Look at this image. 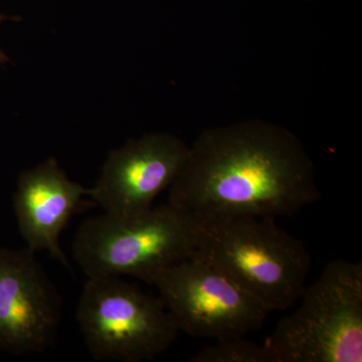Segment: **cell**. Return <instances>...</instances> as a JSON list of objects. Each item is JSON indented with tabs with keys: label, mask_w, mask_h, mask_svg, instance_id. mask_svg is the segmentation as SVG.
Here are the masks:
<instances>
[{
	"label": "cell",
	"mask_w": 362,
	"mask_h": 362,
	"mask_svg": "<svg viewBox=\"0 0 362 362\" xmlns=\"http://www.w3.org/2000/svg\"><path fill=\"white\" fill-rule=\"evenodd\" d=\"M320 197L301 140L278 124L251 119L202 131L169 187L168 202L197 220H276Z\"/></svg>",
	"instance_id": "cell-1"
},
{
	"label": "cell",
	"mask_w": 362,
	"mask_h": 362,
	"mask_svg": "<svg viewBox=\"0 0 362 362\" xmlns=\"http://www.w3.org/2000/svg\"><path fill=\"white\" fill-rule=\"evenodd\" d=\"M192 256L223 272L271 311L287 310L306 287L311 257L275 218L240 216L197 220ZM189 257V258H190Z\"/></svg>",
	"instance_id": "cell-2"
},
{
	"label": "cell",
	"mask_w": 362,
	"mask_h": 362,
	"mask_svg": "<svg viewBox=\"0 0 362 362\" xmlns=\"http://www.w3.org/2000/svg\"><path fill=\"white\" fill-rule=\"evenodd\" d=\"M197 232V218L168 202L137 216L88 218L71 250L87 278L131 276L152 285L159 272L192 256Z\"/></svg>",
	"instance_id": "cell-3"
},
{
	"label": "cell",
	"mask_w": 362,
	"mask_h": 362,
	"mask_svg": "<svg viewBox=\"0 0 362 362\" xmlns=\"http://www.w3.org/2000/svg\"><path fill=\"white\" fill-rule=\"evenodd\" d=\"M264 346L271 362L362 361V264L335 259Z\"/></svg>",
	"instance_id": "cell-4"
},
{
	"label": "cell",
	"mask_w": 362,
	"mask_h": 362,
	"mask_svg": "<svg viewBox=\"0 0 362 362\" xmlns=\"http://www.w3.org/2000/svg\"><path fill=\"white\" fill-rule=\"evenodd\" d=\"M76 319L88 351L99 361H153L180 332L160 298L121 277L88 278Z\"/></svg>",
	"instance_id": "cell-5"
},
{
	"label": "cell",
	"mask_w": 362,
	"mask_h": 362,
	"mask_svg": "<svg viewBox=\"0 0 362 362\" xmlns=\"http://www.w3.org/2000/svg\"><path fill=\"white\" fill-rule=\"evenodd\" d=\"M156 286L178 330L223 340L246 337L265 322L269 310L223 272L190 257L159 272Z\"/></svg>",
	"instance_id": "cell-6"
},
{
	"label": "cell",
	"mask_w": 362,
	"mask_h": 362,
	"mask_svg": "<svg viewBox=\"0 0 362 362\" xmlns=\"http://www.w3.org/2000/svg\"><path fill=\"white\" fill-rule=\"evenodd\" d=\"M189 146L177 136L148 133L112 150L89 197L103 213L141 214L169 189L187 161Z\"/></svg>",
	"instance_id": "cell-7"
},
{
	"label": "cell",
	"mask_w": 362,
	"mask_h": 362,
	"mask_svg": "<svg viewBox=\"0 0 362 362\" xmlns=\"http://www.w3.org/2000/svg\"><path fill=\"white\" fill-rule=\"evenodd\" d=\"M28 247H0V350L40 354L56 344L62 298Z\"/></svg>",
	"instance_id": "cell-8"
},
{
	"label": "cell",
	"mask_w": 362,
	"mask_h": 362,
	"mask_svg": "<svg viewBox=\"0 0 362 362\" xmlns=\"http://www.w3.org/2000/svg\"><path fill=\"white\" fill-rule=\"evenodd\" d=\"M89 192L90 188L71 180L52 157L23 171L13 194V209L26 247L47 252L71 269L59 239Z\"/></svg>",
	"instance_id": "cell-9"
},
{
	"label": "cell",
	"mask_w": 362,
	"mask_h": 362,
	"mask_svg": "<svg viewBox=\"0 0 362 362\" xmlns=\"http://www.w3.org/2000/svg\"><path fill=\"white\" fill-rule=\"evenodd\" d=\"M192 362H271L264 345L246 340L245 337L216 340L195 354Z\"/></svg>",
	"instance_id": "cell-10"
},
{
	"label": "cell",
	"mask_w": 362,
	"mask_h": 362,
	"mask_svg": "<svg viewBox=\"0 0 362 362\" xmlns=\"http://www.w3.org/2000/svg\"><path fill=\"white\" fill-rule=\"evenodd\" d=\"M0 21H1V16H0ZM8 61V57H7L6 54H4V52L2 51L1 47H0V65H4V64H6V62Z\"/></svg>",
	"instance_id": "cell-11"
}]
</instances>
